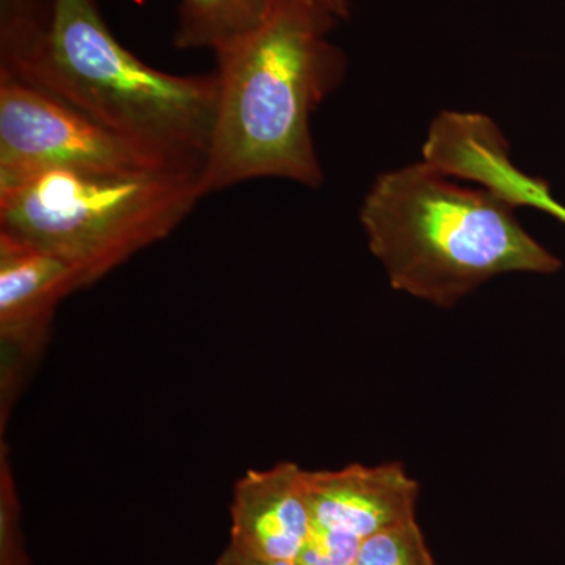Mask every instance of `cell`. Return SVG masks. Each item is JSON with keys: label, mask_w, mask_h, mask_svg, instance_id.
<instances>
[{"label": "cell", "mask_w": 565, "mask_h": 565, "mask_svg": "<svg viewBox=\"0 0 565 565\" xmlns=\"http://www.w3.org/2000/svg\"><path fill=\"white\" fill-rule=\"evenodd\" d=\"M337 22L313 0H278L258 28L214 51L218 93L200 172L204 196L263 178L321 188L311 117L348 71L329 39Z\"/></svg>", "instance_id": "1"}, {"label": "cell", "mask_w": 565, "mask_h": 565, "mask_svg": "<svg viewBox=\"0 0 565 565\" xmlns=\"http://www.w3.org/2000/svg\"><path fill=\"white\" fill-rule=\"evenodd\" d=\"M427 161L381 174L360 222L390 285L449 308L504 274H555L557 256L531 236L514 204Z\"/></svg>", "instance_id": "2"}, {"label": "cell", "mask_w": 565, "mask_h": 565, "mask_svg": "<svg viewBox=\"0 0 565 565\" xmlns=\"http://www.w3.org/2000/svg\"><path fill=\"white\" fill-rule=\"evenodd\" d=\"M0 71L111 131L203 166L217 107L214 71L152 68L111 33L98 0H52L43 31L0 51Z\"/></svg>", "instance_id": "3"}, {"label": "cell", "mask_w": 565, "mask_h": 565, "mask_svg": "<svg viewBox=\"0 0 565 565\" xmlns=\"http://www.w3.org/2000/svg\"><path fill=\"white\" fill-rule=\"evenodd\" d=\"M202 170H41L0 182V233L57 256L81 289L170 236L204 199Z\"/></svg>", "instance_id": "4"}, {"label": "cell", "mask_w": 565, "mask_h": 565, "mask_svg": "<svg viewBox=\"0 0 565 565\" xmlns=\"http://www.w3.org/2000/svg\"><path fill=\"white\" fill-rule=\"evenodd\" d=\"M202 167L111 131L0 71V182L52 169L129 173Z\"/></svg>", "instance_id": "5"}, {"label": "cell", "mask_w": 565, "mask_h": 565, "mask_svg": "<svg viewBox=\"0 0 565 565\" xmlns=\"http://www.w3.org/2000/svg\"><path fill=\"white\" fill-rule=\"evenodd\" d=\"M81 286L68 264L0 233V426L6 427L22 379L47 340L58 303Z\"/></svg>", "instance_id": "6"}, {"label": "cell", "mask_w": 565, "mask_h": 565, "mask_svg": "<svg viewBox=\"0 0 565 565\" xmlns=\"http://www.w3.org/2000/svg\"><path fill=\"white\" fill-rule=\"evenodd\" d=\"M419 487L401 463L349 465L305 471L303 494L311 527L366 541L386 527L415 519Z\"/></svg>", "instance_id": "7"}, {"label": "cell", "mask_w": 565, "mask_h": 565, "mask_svg": "<svg viewBox=\"0 0 565 565\" xmlns=\"http://www.w3.org/2000/svg\"><path fill=\"white\" fill-rule=\"evenodd\" d=\"M311 531L303 494V470L285 462L248 471L237 482L233 504V545L263 559L297 563Z\"/></svg>", "instance_id": "8"}, {"label": "cell", "mask_w": 565, "mask_h": 565, "mask_svg": "<svg viewBox=\"0 0 565 565\" xmlns=\"http://www.w3.org/2000/svg\"><path fill=\"white\" fill-rule=\"evenodd\" d=\"M278 0H180L173 44L181 51L210 50L258 28Z\"/></svg>", "instance_id": "9"}, {"label": "cell", "mask_w": 565, "mask_h": 565, "mask_svg": "<svg viewBox=\"0 0 565 565\" xmlns=\"http://www.w3.org/2000/svg\"><path fill=\"white\" fill-rule=\"evenodd\" d=\"M353 565H435L415 519L371 535Z\"/></svg>", "instance_id": "10"}, {"label": "cell", "mask_w": 565, "mask_h": 565, "mask_svg": "<svg viewBox=\"0 0 565 565\" xmlns=\"http://www.w3.org/2000/svg\"><path fill=\"white\" fill-rule=\"evenodd\" d=\"M52 0H0V51L11 50L43 31Z\"/></svg>", "instance_id": "11"}, {"label": "cell", "mask_w": 565, "mask_h": 565, "mask_svg": "<svg viewBox=\"0 0 565 565\" xmlns=\"http://www.w3.org/2000/svg\"><path fill=\"white\" fill-rule=\"evenodd\" d=\"M363 542L352 535L311 527L297 565H353Z\"/></svg>", "instance_id": "12"}, {"label": "cell", "mask_w": 565, "mask_h": 565, "mask_svg": "<svg viewBox=\"0 0 565 565\" xmlns=\"http://www.w3.org/2000/svg\"><path fill=\"white\" fill-rule=\"evenodd\" d=\"M519 202L522 206L534 207L552 215L557 221L565 223V206L563 203L557 202L555 196L550 191V185L545 181L531 180L525 188L522 189L519 195Z\"/></svg>", "instance_id": "13"}, {"label": "cell", "mask_w": 565, "mask_h": 565, "mask_svg": "<svg viewBox=\"0 0 565 565\" xmlns=\"http://www.w3.org/2000/svg\"><path fill=\"white\" fill-rule=\"evenodd\" d=\"M218 565H297L296 563H291V561H275V559H263V557H256L252 555H247V553L239 552V550L234 548L230 552L225 553V556L222 557L221 563Z\"/></svg>", "instance_id": "14"}, {"label": "cell", "mask_w": 565, "mask_h": 565, "mask_svg": "<svg viewBox=\"0 0 565 565\" xmlns=\"http://www.w3.org/2000/svg\"><path fill=\"white\" fill-rule=\"evenodd\" d=\"M333 14L338 21L348 20L351 14L352 0H313Z\"/></svg>", "instance_id": "15"}]
</instances>
